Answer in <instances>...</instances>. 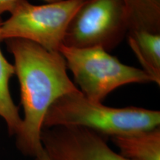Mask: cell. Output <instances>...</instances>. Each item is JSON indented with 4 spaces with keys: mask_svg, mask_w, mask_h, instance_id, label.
Returning <instances> with one entry per match:
<instances>
[{
    "mask_svg": "<svg viewBox=\"0 0 160 160\" xmlns=\"http://www.w3.org/2000/svg\"><path fill=\"white\" fill-rule=\"evenodd\" d=\"M14 57L24 110L17 148L25 155L36 157L43 148L41 133L45 115L52 104L64 95L79 91L67 73L65 60L59 52H51L33 42L5 40Z\"/></svg>",
    "mask_w": 160,
    "mask_h": 160,
    "instance_id": "1",
    "label": "cell"
},
{
    "mask_svg": "<svg viewBox=\"0 0 160 160\" xmlns=\"http://www.w3.org/2000/svg\"><path fill=\"white\" fill-rule=\"evenodd\" d=\"M160 112L137 107H108L87 99L81 91L64 95L52 104L43 128L75 126L105 137L129 134L159 127Z\"/></svg>",
    "mask_w": 160,
    "mask_h": 160,
    "instance_id": "2",
    "label": "cell"
},
{
    "mask_svg": "<svg viewBox=\"0 0 160 160\" xmlns=\"http://www.w3.org/2000/svg\"><path fill=\"white\" fill-rule=\"evenodd\" d=\"M59 53L79 90L91 101L102 102L110 93L127 84L153 82L143 70L122 63L102 48L62 45Z\"/></svg>",
    "mask_w": 160,
    "mask_h": 160,
    "instance_id": "3",
    "label": "cell"
},
{
    "mask_svg": "<svg viewBox=\"0 0 160 160\" xmlns=\"http://www.w3.org/2000/svg\"><path fill=\"white\" fill-rule=\"evenodd\" d=\"M85 0H61L34 5L19 0L10 11L11 17L2 23L0 39H22L47 51L59 52L70 22Z\"/></svg>",
    "mask_w": 160,
    "mask_h": 160,
    "instance_id": "4",
    "label": "cell"
},
{
    "mask_svg": "<svg viewBox=\"0 0 160 160\" xmlns=\"http://www.w3.org/2000/svg\"><path fill=\"white\" fill-rule=\"evenodd\" d=\"M128 31V15L122 0H85L68 26L63 45L99 47L108 51Z\"/></svg>",
    "mask_w": 160,
    "mask_h": 160,
    "instance_id": "5",
    "label": "cell"
},
{
    "mask_svg": "<svg viewBox=\"0 0 160 160\" xmlns=\"http://www.w3.org/2000/svg\"><path fill=\"white\" fill-rule=\"evenodd\" d=\"M41 141L51 160H130L110 148L103 136L81 127L43 128Z\"/></svg>",
    "mask_w": 160,
    "mask_h": 160,
    "instance_id": "6",
    "label": "cell"
},
{
    "mask_svg": "<svg viewBox=\"0 0 160 160\" xmlns=\"http://www.w3.org/2000/svg\"><path fill=\"white\" fill-rule=\"evenodd\" d=\"M120 154L130 160H160V129L112 137Z\"/></svg>",
    "mask_w": 160,
    "mask_h": 160,
    "instance_id": "7",
    "label": "cell"
},
{
    "mask_svg": "<svg viewBox=\"0 0 160 160\" xmlns=\"http://www.w3.org/2000/svg\"><path fill=\"white\" fill-rule=\"evenodd\" d=\"M128 44L144 71L160 85V33L133 31L128 33Z\"/></svg>",
    "mask_w": 160,
    "mask_h": 160,
    "instance_id": "8",
    "label": "cell"
},
{
    "mask_svg": "<svg viewBox=\"0 0 160 160\" xmlns=\"http://www.w3.org/2000/svg\"><path fill=\"white\" fill-rule=\"evenodd\" d=\"M2 23L0 19V28ZM14 74V65L6 60L0 50V117L5 120L10 134L17 136L21 129L22 119L20 117L19 109L13 102L9 90L10 79Z\"/></svg>",
    "mask_w": 160,
    "mask_h": 160,
    "instance_id": "9",
    "label": "cell"
},
{
    "mask_svg": "<svg viewBox=\"0 0 160 160\" xmlns=\"http://www.w3.org/2000/svg\"><path fill=\"white\" fill-rule=\"evenodd\" d=\"M129 19V31L160 33V5L153 0H122Z\"/></svg>",
    "mask_w": 160,
    "mask_h": 160,
    "instance_id": "10",
    "label": "cell"
},
{
    "mask_svg": "<svg viewBox=\"0 0 160 160\" xmlns=\"http://www.w3.org/2000/svg\"><path fill=\"white\" fill-rule=\"evenodd\" d=\"M19 0H0V15L6 11L10 12L12 8ZM48 3L56 2L61 1V0H44Z\"/></svg>",
    "mask_w": 160,
    "mask_h": 160,
    "instance_id": "11",
    "label": "cell"
},
{
    "mask_svg": "<svg viewBox=\"0 0 160 160\" xmlns=\"http://www.w3.org/2000/svg\"><path fill=\"white\" fill-rule=\"evenodd\" d=\"M35 160H51L48 157V155L47 154L44 148H42L40 151L39 153L36 155Z\"/></svg>",
    "mask_w": 160,
    "mask_h": 160,
    "instance_id": "12",
    "label": "cell"
},
{
    "mask_svg": "<svg viewBox=\"0 0 160 160\" xmlns=\"http://www.w3.org/2000/svg\"><path fill=\"white\" fill-rule=\"evenodd\" d=\"M153 1H154L155 2H157V4H159V5H160V0H153Z\"/></svg>",
    "mask_w": 160,
    "mask_h": 160,
    "instance_id": "13",
    "label": "cell"
}]
</instances>
